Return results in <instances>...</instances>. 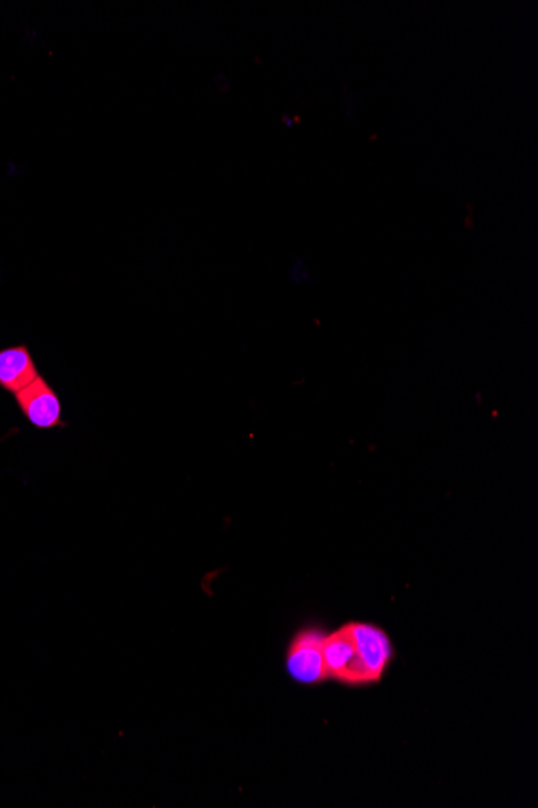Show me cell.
Returning a JSON list of instances; mask_svg holds the SVG:
<instances>
[{
  "label": "cell",
  "instance_id": "cell-1",
  "mask_svg": "<svg viewBox=\"0 0 538 808\" xmlns=\"http://www.w3.org/2000/svg\"><path fill=\"white\" fill-rule=\"evenodd\" d=\"M325 636L318 628H304L288 642L284 663L295 683L316 686L329 678L323 655Z\"/></svg>",
  "mask_w": 538,
  "mask_h": 808
},
{
  "label": "cell",
  "instance_id": "cell-2",
  "mask_svg": "<svg viewBox=\"0 0 538 808\" xmlns=\"http://www.w3.org/2000/svg\"><path fill=\"white\" fill-rule=\"evenodd\" d=\"M323 655H325L327 676L336 678L351 686L369 684L368 673L361 665L348 625L334 631L333 634L325 636Z\"/></svg>",
  "mask_w": 538,
  "mask_h": 808
},
{
  "label": "cell",
  "instance_id": "cell-3",
  "mask_svg": "<svg viewBox=\"0 0 538 808\" xmlns=\"http://www.w3.org/2000/svg\"><path fill=\"white\" fill-rule=\"evenodd\" d=\"M15 399L23 417L38 430L65 427L60 397L42 376L15 395Z\"/></svg>",
  "mask_w": 538,
  "mask_h": 808
},
{
  "label": "cell",
  "instance_id": "cell-4",
  "mask_svg": "<svg viewBox=\"0 0 538 808\" xmlns=\"http://www.w3.org/2000/svg\"><path fill=\"white\" fill-rule=\"evenodd\" d=\"M348 630L354 638L361 665L368 673L369 683H376L384 676L392 660L393 648L389 636L382 628L371 623H348Z\"/></svg>",
  "mask_w": 538,
  "mask_h": 808
},
{
  "label": "cell",
  "instance_id": "cell-5",
  "mask_svg": "<svg viewBox=\"0 0 538 808\" xmlns=\"http://www.w3.org/2000/svg\"><path fill=\"white\" fill-rule=\"evenodd\" d=\"M33 355L27 346L7 347L0 350V388L10 395H19L39 378Z\"/></svg>",
  "mask_w": 538,
  "mask_h": 808
}]
</instances>
